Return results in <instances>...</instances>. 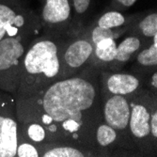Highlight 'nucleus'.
Returning <instances> with one entry per match:
<instances>
[{
    "label": "nucleus",
    "mask_w": 157,
    "mask_h": 157,
    "mask_svg": "<svg viewBox=\"0 0 157 157\" xmlns=\"http://www.w3.org/2000/svg\"><path fill=\"white\" fill-rule=\"evenodd\" d=\"M41 27L23 31L0 40V90L15 96L21 78L24 56Z\"/></svg>",
    "instance_id": "7ed1b4c3"
},
{
    "label": "nucleus",
    "mask_w": 157,
    "mask_h": 157,
    "mask_svg": "<svg viewBox=\"0 0 157 157\" xmlns=\"http://www.w3.org/2000/svg\"><path fill=\"white\" fill-rule=\"evenodd\" d=\"M150 44L151 42H147L136 35H124V38L121 41H118L116 56L107 70L112 72L122 70L127 63L133 60L138 51Z\"/></svg>",
    "instance_id": "f8f14e48"
},
{
    "label": "nucleus",
    "mask_w": 157,
    "mask_h": 157,
    "mask_svg": "<svg viewBox=\"0 0 157 157\" xmlns=\"http://www.w3.org/2000/svg\"><path fill=\"white\" fill-rule=\"evenodd\" d=\"M10 98H13V96L10 95V94H9V93H6L4 91L0 90V104L8 101V100H10Z\"/></svg>",
    "instance_id": "393cba45"
},
{
    "label": "nucleus",
    "mask_w": 157,
    "mask_h": 157,
    "mask_svg": "<svg viewBox=\"0 0 157 157\" xmlns=\"http://www.w3.org/2000/svg\"><path fill=\"white\" fill-rule=\"evenodd\" d=\"M101 97L103 121L134 144L129 134L131 98L103 91H101Z\"/></svg>",
    "instance_id": "6e6552de"
},
{
    "label": "nucleus",
    "mask_w": 157,
    "mask_h": 157,
    "mask_svg": "<svg viewBox=\"0 0 157 157\" xmlns=\"http://www.w3.org/2000/svg\"><path fill=\"white\" fill-rule=\"evenodd\" d=\"M118 40L106 39L93 44V54L90 67L100 71L107 70L116 56Z\"/></svg>",
    "instance_id": "dca6fc26"
},
{
    "label": "nucleus",
    "mask_w": 157,
    "mask_h": 157,
    "mask_svg": "<svg viewBox=\"0 0 157 157\" xmlns=\"http://www.w3.org/2000/svg\"><path fill=\"white\" fill-rule=\"evenodd\" d=\"M149 125L152 145L157 149V96H153L151 104Z\"/></svg>",
    "instance_id": "4be33fe9"
},
{
    "label": "nucleus",
    "mask_w": 157,
    "mask_h": 157,
    "mask_svg": "<svg viewBox=\"0 0 157 157\" xmlns=\"http://www.w3.org/2000/svg\"><path fill=\"white\" fill-rule=\"evenodd\" d=\"M83 30L87 33L92 44H97L98 41L106 40V39H114L119 40L122 36H124L127 32V26L121 28H104L94 25L90 23H88L83 28Z\"/></svg>",
    "instance_id": "aec40b11"
},
{
    "label": "nucleus",
    "mask_w": 157,
    "mask_h": 157,
    "mask_svg": "<svg viewBox=\"0 0 157 157\" xmlns=\"http://www.w3.org/2000/svg\"><path fill=\"white\" fill-rule=\"evenodd\" d=\"M65 39L40 33L30 42L24 56L20 84L14 99L33 96L59 80V52Z\"/></svg>",
    "instance_id": "f03ea898"
},
{
    "label": "nucleus",
    "mask_w": 157,
    "mask_h": 157,
    "mask_svg": "<svg viewBox=\"0 0 157 157\" xmlns=\"http://www.w3.org/2000/svg\"><path fill=\"white\" fill-rule=\"evenodd\" d=\"M40 157H104L97 150L72 144L49 143L40 145Z\"/></svg>",
    "instance_id": "2eb2a0df"
},
{
    "label": "nucleus",
    "mask_w": 157,
    "mask_h": 157,
    "mask_svg": "<svg viewBox=\"0 0 157 157\" xmlns=\"http://www.w3.org/2000/svg\"><path fill=\"white\" fill-rule=\"evenodd\" d=\"M131 72L145 78L154 71H157V34H155L151 44L136 53L133 59Z\"/></svg>",
    "instance_id": "ddd939ff"
},
{
    "label": "nucleus",
    "mask_w": 157,
    "mask_h": 157,
    "mask_svg": "<svg viewBox=\"0 0 157 157\" xmlns=\"http://www.w3.org/2000/svg\"><path fill=\"white\" fill-rule=\"evenodd\" d=\"M93 49V44L84 30L77 35L66 38L59 52V80L76 75L89 67Z\"/></svg>",
    "instance_id": "39448f33"
},
{
    "label": "nucleus",
    "mask_w": 157,
    "mask_h": 157,
    "mask_svg": "<svg viewBox=\"0 0 157 157\" xmlns=\"http://www.w3.org/2000/svg\"><path fill=\"white\" fill-rule=\"evenodd\" d=\"M39 26L38 12L25 0H0V40Z\"/></svg>",
    "instance_id": "423d86ee"
},
{
    "label": "nucleus",
    "mask_w": 157,
    "mask_h": 157,
    "mask_svg": "<svg viewBox=\"0 0 157 157\" xmlns=\"http://www.w3.org/2000/svg\"><path fill=\"white\" fill-rule=\"evenodd\" d=\"M17 136L36 145L53 143L52 137L46 128L38 122L31 121H17Z\"/></svg>",
    "instance_id": "a211bd4d"
},
{
    "label": "nucleus",
    "mask_w": 157,
    "mask_h": 157,
    "mask_svg": "<svg viewBox=\"0 0 157 157\" xmlns=\"http://www.w3.org/2000/svg\"><path fill=\"white\" fill-rule=\"evenodd\" d=\"M126 34L136 35L147 42H151L152 37L157 34L156 10L138 12V15L135 21L127 26Z\"/></svg>",
    "instance_id": "4468645a"
},
{
    "label": "nucleus",
    "mask_w": 157,
    "mask_h": 157,
    "mask_svg": "<svg viewBox=\"0 0 157 157\" xmlns=\"http://www.w3.org/2000/svg\"><path fill=\"white\" fill-rule=\"evenodd\" d=\"M18 121L15 99L0 104V157H15Z\"/></svg>",
    "instance_id": "9b49d317"
},
{
    "label": "nucleus",
    "mask_w": 157,
    "mask_h": 157,
    "mask_svg": "<svg viewBox=\"0 0 157 157\" xmlns=\"http://www.w3.org/2000/svg\"><path fill=\"white\" fill-rule=\"evenodd\" d=\"M73 6V28L72 35L79 34L84 26L90 21L94 8V0H71Z\"/></svg>",
    "instance_id": "6ab92c4d"
},
{
    "label": "nucleus",
    "mask_w": 157,
    "mask_h": 157,
    "mask_svg": "<svg viewBox=\"0 0 157 157\" xmlns=\"http://www.w3.org/2000/svg\"><path fill=\"white\" fill-rule=\"evenodd\" d=\"M152 95L145 88L131 98L129 134L140 156H157L150 134V111Z\"/></svg>",
    "instance_id": "20e7f679"
},
{
    "label": "nucleus",
    "mask_w": 157,
    "mask_h": 157,
    "mask_svg": "<svg viewBox=\"0 0 157 157\" xmlns=\"http://www.w3.org/2000/svg\"><path fill=\"white\" fill-rule=\"evenodd\" d=\"M38 15L41 34L60 38L72 35L74 14L71 0H40Z\"/></svg>",
    "instance_id": "0eeeda50"
},
{
    "label": "nucleus",
    "mask_w": 157,
    "mask_h": 157,
    "mask_svg": "<svg viewBox=\"0 0 157 157\" xmlns=\"http://www.w3.org/2000/svg\"><path fill=\"white\" fill-rule=\"evenodd\" d=\"M138 12L132 14H125L122 11L115 10H105L90 19L89 23L104 28H121L128 26L137 17Z\"/></svg>",
    "instance_id": "f3484780"
},
{
    "label": "nucleus",
    "mask_w": 157,
    "mask_h": 157,
    "mask_svg": "<svg viewBox=\"0 0 157 157\" xmlns=\"http://www.w3.org/2000/svg\"><path fill=\"white\" fill-rule=\"evenodd\" d=\"M100 89L101 91L114 95L132 98L144 89V79L139 75L122 70L112 72L108 70L100 71Z\"/></svg>",
    "instance_id": "1a4fd4ad"
},
{
    "label": "nucleus",
    "mask_w": 157,
    "mask_h": 157,
    "mask_svg": "<svg viewBox=\"0 0 157 157\" xmlns=\"http://www.w3.org/2000/svg\"><path fill=\"white\" fill-rule=\"evenodd\" d=\"M94 142L96 148L105 154V157L140 156L135 144L126 140L119 132L106 124L104 121L96 127Z\"/></svg>",
    "instance_id": "9d476101"
},
{
    "label": "nucleus",
    "mask_w": 157,
    "mask_h": 157,
    "mask_svg": "<svg viewBox=\"0 0 157 157\" xmlns=\"http://www.w3.org/2000/svg\"><path fill=\"white\" fill-rule=\"evenodd\" d=\"M99 75L100 70L89 66L80 74L56 81L33 96L15 99L17 121L44 125L53 143L101 151L94 142L95 129L103 121Z\"/></svg>",
    "instance_id": "f257e3e1"
},
{
    "label": "nucleus",
    "mask_w": 157,
    "mask_h": 157,
    "mask_svg": "<svg viewBox=\"0 0 157 157\" xmlns=\"http://www.w3.org/2000/svg\"><path fill=\"white\" fill-rule=\"evenodd\" d=\"M144 88L152 95L157 96V71H154L145 78Z\"/></svg>",
    "instance_id": "b1692460"
},
{
    "label": "nucleus",
    "mask_w": 157,
    "mask_h": 157,
    "mask_svg": "<svg viewBox=\"0 0 157 157\" xmlns=\"http://www.w3.org/2000/svg\"><path fill=\"white\" fill-rule=\"evenodd\" d=\"M15 157H40V146L33 144L17 136Z\"/></svg>",
    "instance_id": "412c9836"
},
{
    "label": "nucleus",
    "mask_w": 157,
    "mask_h": 157,
    "mask_svg": "<svg viewBox=\"0 0 157 157\" xmlns=\"http://www.w3.org/2000/svg\"><path fill=\"white\" fill-rule=\"evenodd\" d=\"M138 0H110L108 6L105 10H115L124 11L133 7Z\"/></svg>",
    "instance_id": "5701e85b"
}]
</instances>
